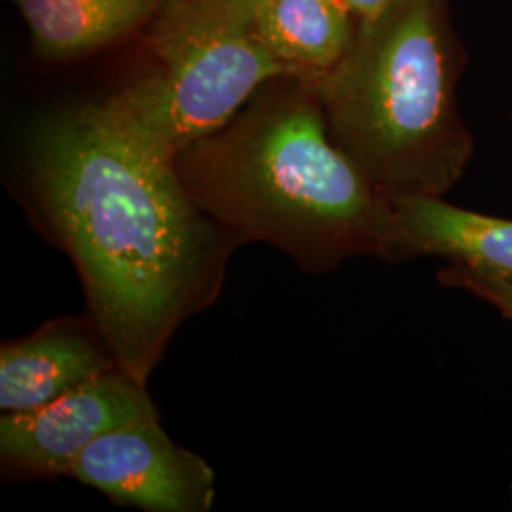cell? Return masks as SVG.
<instances>
[{"label": "cell", "mask_w": 512, "mask_h": 512, "mask_svg": "<svg viewBox=\"0 0 512 512\" xmlns=\"http://www.w3.org/2000/svg\"><path fill=\"white\" fill-rule=\"evenodd\" d=\"M156 414L147 385L118 366L52 403L2 414L0 458L21 475H71L74 461L92 442Z\"/></svg>", "instance_id": "5"}, {"label": "cell", "mask_w": 512, "mask_h": 512, "mask_svg": "<svg viewBox=\"0 0 512 512\" xmlns=\"http://www.w3.org/2000/svg\"><path fill=\"white\" fill-rule=\"evenodd\" d=\"M391 203L395 228L385 262L439 256L448 264L512 283V220L433 196H403Z\"/></svg>", "instance_id": "8"}, {"label": "cell", "mask_w": 512, "mask_h": 512, "mask_svg": "<svg viewBox=\"0 0 512 512\" xmlns=\"http://www.w3.org/2000/svg\"><path fill=\"white\" fill-rule=\"evenodd\" d=\"M25 167L95 327L118 366L147 385L184 319L219 296L241 241L190 200L173 164L129 143L97 103L38 120Z\"/></svg>", "instance_id": "1"}, {"label": "cell", "mask_w": 512, "mask_h": 512, "mask_svg": "<svg viewBox=\"0 0 512 512\" xmlns=\"http://www.w3.org/2000/svg\"><path fill=\"white\" fill-rule=\"evenodd\" d=\"M69 476L118 505L148 512H207L215 499L211 465L169 439L158 414L99 437Z\"/></svg>", "instance_id": "6"}, {"label": "cell", "mask_w": 512, "mask_h": 512, "mask_svg": "<svg viewBox=\"0 0 512 512\" xmlns=\"http://www.w3.org/2000/svg\"><path fill=\"white\" fill-rule=\"evenodd\" d=\"M440 285L473 294L476 298L494 306L507 321L512 323V283L480 274L459 264H446L440 268Z\"/></svg>", "instance_id": "11"}, {"label": "cell", "mask_w": 512, "mask_h": 512, "mask_svg": "<svg viewBox=\"0 0 512 512\" xmlns=\"http://www.w3.org/2000/svg\"><path fill=\"white\" fill-rule=\"evenodd\" d=\"M25 21L35 54L73 61L141 38L164 0H10Z\"/></svg>", "instance_id": "9"}, {"label": "cell", "mask_w": 512, "mask_h": 512, "mask_svg": "<svg viewBox=\"0 0 512 512\" xmlns=\"http://www.w3.org/2000/svg\"><path fill=\"white\" fill-rule=\"evenodd\" d=\"M353 16L359 21H368L380 16L393 0H344Z\"/></svg>", "instance_id": "12"}, {"label": "cell", "mask_w": 512, "mask_h": 512, "mask_svg": "<svg viewBox=\"0 0 512 512\" xmlns=\"http://www.w3.org/2000/svg\"><path fill=\"white\" fill-rule=\"evenodd\" d=\"M173 169L205 215L308 274L389 256L393 203L332 141L311 80H268L222 128L181 150Z\"/></svg>", "instance_id": "2"}, {"label": "cell", "mask_w": 512, "mask_h": 512, "mask_svg": "<svg viewBox=\"0 0 512 512\" xmlns=\"http://www.w3.org/2000/svg\"><path fill=\"white\" fill-rule=\"evenodd\" d=\"M461 67L446 0H393L315 82L332 141L387 200L444 198L465 175Z\"/></svg>", "instance_id": "3"}, {"label": "cell", "mask_w": 512, "mask_h": 512, "mask_svg": "<svg viewBox=\"0 0 512 512\" xmlns=\"http://www.w3.org/2000/svg\"><path fill=\"white\" fill-rule=\"evenodd\" d=\"M256 25L294 76L317 82L348 54L359 19L344 0H258Z\"/></svg>", "instance_id": "10"}, {"label": "cell", "mask_w": 512, "mask_h": 512, "mask_svg": "<svg viewBox=\"0 0 512 512\" xmlns=\"http://www.w3.org/2000/svg\"><path fill=\"white\" fill-rule=\"evenodd\" d=\"M118 368L92 317L42 325L0 348V410L27 412Z\"/></svg>", "instance_id": "7"}, {"label": "cell", "mask_w": 512, "mask_h": 512, "mask_svg": "<svg viewBox=\"0 0 512 512\" xmlns=\"http://www.w3.org/2000/svg\"><path fill=\"white\" fill-rule=\"evenodd\" d=\"M258 0H164L143 31L145 69L97 101L114 128L173 164L222 128L268 80L293 74L256 25Z\"/></svg>", "instance_id": "4"}]
</instances>
